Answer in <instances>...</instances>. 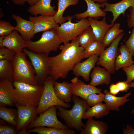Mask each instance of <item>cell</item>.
Here are the masks:
<instances>
[{
    "label": "cell",
    "instance_id": "obj_1",
    "mask_svg": "<svg viewBox=\"0 0 134 134\" xmlns=\"http://www.w3.org/2000/svg\"><path fill=\"white\" fill-rule=\"evenodd\" d=\"M59 48L61 51L59 54L49 57V75L55 81L66 78L75 65L85 58L84 49L76 39L70 43H64Z\"/></svg>",
    "mask_w": 134,
    "mask_h": 134
},
{
    "label": "cell",
    "instance_id": "obj_2",
    "mask_svg": "<svg viewBox=\"0 0 134 134\" xmlns=\"http://www.w3.org/2000/svg\"><path fill=\"white\" fill-rule=\"evenodd\" d=\"M72 99L74 104L71 109L56 106L58 109L57 114L64 121L68 128L79 131L85 125L82 121L83 116L90 106L86 100L78 96L73 95Z\"/></svg>",
    "mask_w": 134,
    "mask_h": 134
},
{
    "label": "cell",
    "instance_id": "obj_3",
    "mask_svg": "<svg viewBox=\"0 0 134 134\" xmlns=\"http://www.w3.org/2000/svg\"><path fill=\"white\" fill-rule=\"evenodd\" d=\"M13 83L15 103L23 106L38 107L44 89L43 85H35L18 81Z\"/></svg>",
    "mask_w": 134,
    "mask_h": 134
},
{
    "label": "cell",
    "instance_id": "obj_4",
    "mask_svg": "<svg viewBox=\"0 0 134 134\" xmlns=\"http://www.w3.org/2000/svg\"><path fill=\"white\" fill-rule=\"evenodd\" d=\"M23 51L16 52L12 61L14 68L13 81H20L35 85H39L31 62Z\"/></svg>",
    "mask_w": 134,
    "mask_h": 134
},
{
    "label": "cell",
    "instance_id": "obj_5",
    "mask_svg": "<svg viewBox=\"0 0 134 134\" xmlns=\"http://www.w3.org/2000/svg\"><path fill=\"white\" fill-rule=\"evenodd\" d=\"M62 43L56 28L54 29L44 32L37 40L27 41L26 48L37 54L49 53L57 51Z\"/></svg>",
    "mask_w": 134,
    "mask_h": 134
},
{
    "label": "cell",
    "instance_id": "obj_6",
    "mask_svg": "<svg viewBox=\"0 0 134 134\" xmlns=\"http://www.w3.org/2000/svg\"><path fill=\"white\" fill-rule=\"evenodd\" d=\"M55 81L50 75L44 81V89L37 108V114L53 106L59 105L65 108L70 107L69 104L60 100L56 96L53 87Z\"/></svg>",
    "mask_w": 134,
    "mask_h": 134
},
{
    "label": "cell",
    "instance_id": "obj_7",
    "mask_svg": "<svg viewBox=\"0 0 134 134\" xmlns=\"http://www.w3.org/2000/svg\"><path fill=\"white\" fill-rule=\"evenodd\" d=\"M72 19H69L56 28L64 43L69 42L70 41L75 39L90 26L88 19H82L76 23L71 22Z\"/></svg>",
    "mask_w": 134,
    "mask_h": 134
},
{
    "label": "cell",
    "instance_id": "obj_8",
    "mask_svg": "<svg viewBox=\"0 0 134 134\" xmlns=\"http://www.w3.org/2000/svg\"><path fill=\"white\" fill-rule=\"evenodd\" d=\"M22 51L26 53L31 61L38 84L43 85L45 80L49 76V53L37 54L26 48L23 49Z\"/></svg>",
    "mask_w": 134,
    "mask_h": 134
},
{
    "label": "cell",
    "instance_id": "obj_9",
    "mask_svg": "<svg viewBox=\"0 0 134 134\" xmlns=\"http://www.w3.org/2000/svg\"><path fill=\"white\" fill-rule=\"evenodd\" d=\"M124 34L123 32L121 33L108 48L102 51L96 63L98 66L104 67L111 74L115 72V62L118 53V47Z\"/></svg>",
    "mask_w": 134,
    "mask_h": 134
},
{
    "label": "cell",
    "instance_id": "obj_10",
    "mask_svg": "<svg viewBox=\"0 0 134 134\" xmlns=\"http://www.w3.org/2000/svg\"><path fill=\"white\" fill-rule=\"evenodd\" d=\"M57 109L56 106L50 107L43 113H40L39 116L32 121L27 127L30 129L39 127H53L60 129L69 128L58 119L56 112Z\"/></svg>",
    "mask_w": 134,
    "mask_h": 134
},
{
    "label": "cell",
    "instance_id": "obj_11",
    "mask_svg": "<svg viewBox=\"0 0 134 134\" xmlns=\"http://www.w3.org/2000/svg\"><path fill=\"white\" fill-rule=\"evenodd\" d=\"M15 104L18 112V121L16 129L18 133L21 130L26 128L37 117V107L21 106L16 103Z\"/></svg>",
    "mask_w": 134,
    "mask_h": 134
},
{
    "label": "cell",
    "instance_id": "obj_12",
    "mask_svg": "<svg viewBox=\"0 0 134 134\" xmlns=\"http://www.w3.org/2000/svg\"><path fill=\"white\" fill-rule=\"evenodd\" d=\"M71 89L73 95L78 96L86 100L90 94H99L102 89L89 84H86L76 77L71 80Z\"/></svg>",
    "mask_w": 134,
    "mask_h": 134
},
{
    "label": "cell",
    "instance_id": "obj_13",
    "mask_svg": "<svg viewBox=\"0 0 134 134\" xmlns=\"http://www.w3.org/2000/svg\"><path fill=\"white\" fill-rule=\"evenodd\" d=\"M99 56L96 55H92L85 61L77 63L72 70L73 74L77 77L81 76L86 81H89L91 71L95 67Z\"/></svg>",
    "mask_w": 134,
    "mask_h": 134
},
{
    "label": "cell",
    "instance_id": "obj_14",
    "mask_svg": "<svg viewBox=\"0 0 134 134\" xmlns=\"http://www.w3.org/2000/svg\"><path fill=\"white\" fill-rule=\"evenodd\" d=\"M13 82L6 79L0 81V106H12L15 103V88Z\"/></svg>",
    "mask_w": 134,
    "mask_h": 134
},
{
    "label": "cell",
    "instance_id": "obj_15",
    "mask_svg": "<svg viewBox=\"0 0 134 134\" xmlns=\"http://www.w3.org/2000/svg\"><path fill=\"white\" fill-rule=\"evenodd\" d=\"M29 20L34 23V34L55 29L59 26L55 21L54 16H30Z\"/></svg>",
    "mask_w": 134,
    "mask_h": 134
},
{
    "label": "cell",
    "instance_id": "obj_16",
    "mask_svg": "<svg viewBox=\"0 0 134 134\" xmlns=\"http://www.w3.org/2000/svg\"><path fill=\"white\" fill-rule=\"evenodd\" d=\"M12 17L15 20L16 23L15 27V30L19 32L25 40H31L34 35L33 22L26 20L15 14L12 15Z\"/></svg>",
    "mask_w": 134,
    "mask_h": 134
},
{
    "label": "cell",
    "instance_id": "obj_17",
    "mask_svg": "<svg viewBox=\"0 0 134 134\" xmlns=\"http://www.w3.org/2000/svg\"><path fill=\"white\" fill-rule=\"evenodd\" d=\"M102 4L105 7L102 10L105 12H111L113 18L111 23L114 24L118 17L125 13L126 10L131 7H134V0H122L116 3L110 4L107 2Z\"/></svg>",
    "mask_w": 134,
    "mask_h": 134
},
{
    "label": "cell",
    "instance_id": "obj_18",
    "mask_svg": "<svg viewBox=\"0 0 134 134\" xmlns=\"http://www.w3.org/2000/svg\"><path fill=\"white\" fill-rule=\"evenodd\" d=\"M27 41L19 34L18 32L14 30L5 36L3 43V47L12 50L16 52L22 51L26 48Z\"/></svg>",
    "mask_w": 134,
    "mask_h": 134
},
{
    "label": "cell",
    "instance_id": "obj_19",
    "mask_svg": "<svg viewBox=\"0 0 134 134\" xmlns=\"http://www.w3.org/2000/svg\"><path fill=\"white\" fill-rule=\"evenodd\" d=\"M84 0L87 4V10L83 12L74 15V17L76 19L80 20L88 17L96 19L100 17H105V12L100 8L101 7H104L102 4L95 3L92 0Z\"/></svg>",
    "mask_w": 134,
    "mask_h": 134
},
{
    "label": "cell",
    "instance_id": "obj_20",
    "mask_svg": "<svg viewBox=\"0 0 134 134\" xmlns=\"http://www.w3.org/2000/svg\"><path fill=\"white\" fill-rule=\"evenodd\" d=\"M51 0H39L34 5L30 6L28 12L34 16L39 14L43 16H54L57 11L51 5Z\"/></svg>",
    "mask_w": 134,
    "mask_h": 134
},
{
    "label": "cell",
    "instance_id": "obj_21",
    "mask_svg": "<svg viewBox=\"0 0 134 134\" xmlns=\"http://www.w3.org/2000/svg\"><path fill=\"white\" fill-rule=\"evenodd\" d=\"M111 74L104 68L95 67L90 75L91 80L89 84L95 86L104 84L108 85L111 82Z\"/></svg>",
    "mask_w": 134,
    "mask_h": 134
},
{
    "label": "cell",
    "instance_id": "obj_22",
    "mask_svg": "<svg viewBox=\"0 0 134 134\" xmlns=\"http://www.w3.org/2000/svg\"><path fill=\"white\" fill-rule=\"evenodd\" d=\"M84 127L80 131L81 134H105L108 130V126L104 122L88 119Z\"/></svg>",
    "mask_w": 134,
    "mask_h": 134
},
{
    "label": "cell",
    "instance_id": "obj_23",
    "mask_svg": "<svg viewBox=\"0 0 134 134\" xmlns=\"http://www.w3.org/2000/svg\"><path fill=\"white\" fill-rule=\"evenodd\" d=\"M88 19L96 40L102 42L106 33L113 24H108L105 17L100 21L90 17H89Z\"/></svg>",
    "mask_w": 134,
    "mask_h": 134
},
{
    "label": "cell",
    "instance_id": "obj_24",
    "mask_svg": "<svg viewBox=\"0 0 134 134\" xmlns=\"http://www.w3.org/2000/svg\"><path fill=\"white\" fill-rule=\"evenodd\" d=\"M105 97L104 101L110 110L118 111L120 107L124 105L129 100L128 98L131 95V93L129 92L123 96L118 97L111 94L108 90L105 89L104 91Z\"/></svg>",
    "mask_w": 134,
    "mask_h": 134
},
{
    "label": "cell",
    "instance_id": "obj_25",
    "mask_svg": "<svg viewBox=\"0 0 134 134\" xmlns=\"http://www.w3.org/2000/svg\"><path fill=\"white\" fill-rule=\"evenodd\" d=\"M119 54H118L115 60V70L130 66L134 63L133 56L125 44H122L119 49Z\"/></svg>",
    "mask_w": 134,
    "mask_h": 134
},
{
    "label": "cell",
    "instance_id": "obj_26",
    "mask_svg": "<svg viewBox=\"0 0 134 134\" xmlns=\"http://www.w3.org/2000/svg\"><path fill=\"white\" fill-rule=\"evenodd\" d=\"M53 87L56 96L60 100L67 103L71 101L73 95L71 83L65 81L60 83L55 81Z\"/></svg>",
    "mask_w": 134,
    "mask_h": 134
},
{
    "label": "cell",
    "instance_id": "obj_27",
    "mask_svg": "<svg viewBox=\"0 0 134 134\" xmlns=\"http://www.w3.org/2000/svg\"><path fill=\"white\" fill-rule=\"evenodd\" d=\"M58 9L54 17L55 22L58 24H61L68 21L70 19H72L73 16H69L64 17L63 16L64 12L66 9L70 6L77 4L79 0H57Z\"/></svg>",
    "mask_w": 134,
    "mask_h": 134
},
{
    "label": "cell",
    "instance_id": "obj_28",
    "mask_svg": "<svg viewBox=\"0 0 134 134\" xmlns=\"http://www.w3.org/2000/svg\"><path fill=\"white\" fill-rule=\"evenodd\" d=\"M110 110L106 104L102 102H99L88 109L83 117L84 119L95 117L99 118L108 115Z\"/></svg>",
    "mask_w": 134,
    "mask_h": 134
},
{
    "label": "cell",
    "instance_id": "obj_29",
    "mask_svg": "<svg viewBox=\"0 0 134 134\" xmlns=\"http://www.w3.org/2000/svg\"><path fill=\"white\" fill-rule=\"evenodd\" d=\"M14 68L11 60H0V79L7 80L13 82Z\"/></svg>",
    "mask_w": 134,
    "mask_h": 134
},
{
    "label": "cell",
    "instance_id": "obj_30",
    "mask_svg": "<svg viewBox=\"0 0 134 134\" xmlns=\"http://www.w3.org/2000/svg\"><path fill=\"white\" fill-rule=\"evenodd\" d=\"M0 118L10 125L16 127L18 121L17 109L0 106Z\"/></svg>",
    "mask_w": 134,
    "mask_h": 134
},
{
    "label": "cell",
    "instance_id": "obj_31",
    "mask_svg": "<svg viewBox=\"0 0 134 134\" xmlns=\"http://www.w3.org/2000/svg\"><path fill=\"white\" fill-rule=\"evenodd\" d=\"M29 133H35L39 134H75L74 130L69 128L60 129L53 127H36L28 130Z\"/></svg>",
    "mask_w": 134,
    "mask_h": 134
},
{
    "label": "cell",
    "instance_id": "obj_32",
    "mask_svg": "<svg viewBox=\"0 0 134 134\" xmlns=\"http://www.w3.org/2000/svg\"><path fill=\"white\" fill-rule=\"evenodd\" d=\"M120 26L119 23H116L108 30L102 41L105 47L110 44L119 34L123 32L124 31L120 28Z\"/></svg>",
    "mask_w": 134,
    "mask_h": 134
},
{
    "label": "cell",
    "instance_id": "obj_33",
    "mask_svg": "<svg viewBox=\"0 0 134 134\" xmlns=\"http://www.w3.org/2000/svg\"><path fill=\"white\" fill-rule=\"evenodd\" d=\"M79 45L84 50L96 40L92 29L90 26L76 39Z\"/></svg>",
    "mask_w": 134,
    "mask_h": 134
},
{
    "label": "cell",
    "instance_id": "obj_34",
    "mask_svg": "<svg viewBox=\"0 0 134 134\" xmlns=\"http://www.w3.org/2000/svg\"><path fill=\"white\" fill-rule=\"evenodd\" d=\"M105 48L102 42L96 40L84 50L85 58L94 55H97L99 56Z\"/></svg>",
    "mask_w": 134,
    "mask_h": 134
},
{
    "label": "cell",
    "instance_id": "obj_35",
    "mask_svg": "<svg viewBox=\"0 0 134 134\" xmlns=\"http://www.w3.org/2000/svg\"><path fill=\"white\" fill-rule=\"evenodd\" d=\"M104 94L101 92L99 94L93 93L89 95L86 100L90 106H92L104 101Z\"/></svg>",
    "mask_w": 134,
    "mask_h": 134
},
{
    "label": "cell",
    "instance_id": "obj_36",
    "mask_svg": "<svg viewBox=\"0 0 134 134\" xmlns=\"http://www.w3.org/2000/svg\"><path fill=\"white\" fill-rule=\"evenodd\" d=\"M15 30V27L10 23L1 20L0 21V36H6Z\"/></svg>",
    "mask_w": 134,
    "mask_h": 134
},
{
    "label": "cell",
    "instance_id": "obj_37",
    "mask_svg": "<svg viewBox=\"0 0 134 134\" xmlns=\"http://www.w3.org/2000/svg\"><path fill=\"white\" fill-rule=\"evenodd\" d=\"M16 52L14 51L3 47L0 49V60H7L12 61Z\"/></svg>",
    "mask_w": 134,
    "mask_h": 134
},
{
    "label": "cell",
    "instance_id": "obj_38",
    "mask_svg": "<svg viewBox=\"0 0 134 134\" xmlns=\"http://www.w3.org/2000/svg\"><path fill=\"white\" fill-rule=\"evenodd\" d=\"M125 73L127 79L126 81L128 83L134 80V63L129 66L122 68Z\"/></svg>",
    "mask_w": 134,
    "mask_h": 134
},
{
    "label": "cell",
    "instance_id": "obj_39",
    "mask_svg": "<svg viewBox=\"0 0 134 134\" xmlns=\"http://www.w3.org/2000/svg\"><path fill=\"white\" fill-rule=\"evenodd\" d=\"M11 125H0V134H15L18 133L17 131L16 127Z\"/></svg>",
    "mask_w": 134,
    "mask_h": 134
},
{
    "label": "cell",
    "instance_id": "obj_40",
    "mask_svg": "<svg viewBox=\"0 0 134 134\" xmlns=\"http://www.w3.org/2000/svg\"><path fill=\"white\" fill-rule=\"evenodd\" d=\"M125 45L133 56H134V27L129 38L126 41Z\"/></svg>",
    "mask_w": 134,
    "mask_h": 134
},
{
    "label": "cell",
    "instance_id": "obj_41",
    "mask_svg": "<svg viewBox=\"0 0 134 134\" xmlns=\"http://www.w3.org/2000/svg\"><path fill=\"white\" fill-rule=\"evenodd\" d=\"M130 15L127 21L128 27L129 28L134 27V7H131L129 8Z\"/></svg>",
    "mask_w": 134,
    "mask_h": 134
},
{
    "label": "cell",
    "instance_id": "obj_42",
    "mask_svg": "<svg viewBox=\"0 0 134 134\" xmlns=\"http://www.w3.org/2000/svg\"><path fill=\"white\" fill-rule=\"evenodd\" d=\"M120 92H127L130 88L129 83L126 81H119L116 83Z\"/></svg>",
    "mask_w": 134,
    "mask_h": 134
},
{
    "label": "cell",
    "instance_id": "obj_43",
    "mask_svg": "<svg viewBox=\"0 0 134 134\" xmlns=\"http://www.w3.org/2000/svg\"><path fill=\"white\" fill-rule=\"evenodd\" d=\"M109 92L112 95H116L120 92V90L116 84L112 83L110 86Z\"/></svg>",
    "mask_w": 134,
    "mask_h": 134
},
{
    "label": "cell",
    "instance_id": "obj_44",
    "mask_svg": "<svg viewBox=\"0 0 134 134\" xmlns=\"http://www.w3.org/2000/svg\"><path fill=\"white\" fill-rule=\"evenodd\" d=\"M123 134H134V128L131 125L127 124L125 128L123 129Z\"/></svg>",
    "mask_w": 134,
    "mask_h": 134
},
{
    "label": "cell",
    "instance_id": "obj_45",
    "mask_svg": "<svg viewBox=\"0 0 134 134\" xmlns=\"http://www.w3.org/2000/svg\"><path fill=\"white\" fill-rule=\"evenodd\" d=\"M12 2L16 5H23L28 0H11Z\"/></svg>",
    "mask_w": 134,
    "mask_h": 134
},
{
    "label": "cell",
    "instance_id": "obj_46",
    "mask_svg": "<svg viewBox=\"0 0 134 134\" xmlns=\"http://www.w3.org/2000/svg\"><path fill=\"white\" fill-rule=\"evenodd\" d=\"M39 0H28L27 2L30 6H33Z\"/></svg>",
    "mask_w": 134,
    "mask_h": 134
},
{
    "label": "cell",
    "instance_id": "obj_47",
    "mask_svg": "<svg viewBox=\"0 0 134 134\" xmlns=\"http://www.w3.org/2000/svg\"><path fill=\"white\" fill-rule=\"evenodd\" d=\"M5 36H1L0 37V48L3 47V43L4 38Z\"/></svg>",
    "mask_w": 134,
    "mask_h": 134
},
{
    "label": "cell",
    "instance_id": "obj_48",
    "mask_svg": "<svg viewBox=\"0 0 134 134\" xmlns=\"http://www.w3.org/2000/svg\"><path fill=\"white\" fill-rule=\"evenodd\" d=\"M129 84L130 88H134V80L133 81V82L129 83ZM131 113L133 114H134V108L132 111Z\"/></svg>",
    "mask_w": 134,
    "mask_h": 134
},
{
    "label": "cell",
    "instance_id": "obj_49",
    "mask_svg": "<svg viewBox=\"0 0 134 134\" xmlns=\"http://www.w3.org/2000/svg\"><path fill=\"white\" fill-rule=\"evenodd\" d=\"M94 1L97 2L98 3H103L106 2L107 1L109 0H92Z\"/></svg>",
    "mask_w": 134,
    "mask_h": 134
},
{
    "label": "cell",
    "instance_id": "obj_50",
    "mask_svg": "<svg viewBox=\"0 0 134 134\" xmlns=\"http://www.w3.org/2000/svg\"><path fill=\"white\" fill-rule=\"evenodd\" d=\"M133 127V128H134V126Z\"/></svg>",
    "mask_w": 134,
    "mask_h": 134
}]
</instances>
